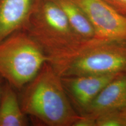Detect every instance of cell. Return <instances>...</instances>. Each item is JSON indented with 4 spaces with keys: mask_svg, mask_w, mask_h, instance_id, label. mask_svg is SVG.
I'll use <instances>...</instances> for the list:
<instances>
[{
    "mask_svg": "<svg viewBox=\"0 0 126 126\" xmlns=\"http://www.w3.org/2000/svg\"><path fill=\"white\" fill-rule=\"evenodd\" d=\"M19 91L23 111L40 125L73 126L79 117L69 100L61 77L48 62Z\"/></svg>",
    "mask_w": 126,
    "mask_h": 126,
    "instance_id": "obj_1",
    "label": "cell"
},
{
    "mask_svg": "<svg viewBox=\"0 0 126 126\" xmlns=\"http://www.w3.org/2000/svg\"><path fill=\"white\" fill-rule=\"evenodd\" d=\"M24 31L40 46L54 68L64 64L94 40L82 39L53 0H40Z\"/></svg>",
    "mask_w": 126,
    "mask_h": 126,
    "instance_id": "obj_2",
    "label": "cell"
},
{
    "mask_svg": "<svg viewBox=\"0 0 126 126\" xmlns=\"http://www.w3.org/2000/svg\"><path fill=\"white\" fill-rule=\"evenodd\" d=\"M48 59L24 30L0 42V77L20 91L37 74Z\"/></svg>",
    "mask_w": 126,
    "mask_h": 126,
    "instance_id": "obj_3",
    "label": "cell"
},
{
    "mask_svg": "<svg viewBox=\"0 0 126 126\" xmlns=\"http://www.w3.org/2000/svg\"><path fill=\"white\" fill-rule=\"evenodd\" d=\"M54 70L61 77L123 73L126 72V45L94 39Z\"/></svg>",
    "mask_w": 126,
    "mask_h": 126,
    "instance_id": "obj_4",
    "label": "cell"
},
{
    "mask_svg": "<svg viewBox=\"0 0 126 126\" xmlns=\"http://www.w3.org/2000/svg\"><path fill=\"white\" fill-rule=\"evenodd\" d=\"M86 14L94 32V39L126 45V16L105 0H74Z\"/></svg>",
    "mask_w": 126,
    "mask_h": 126,
    "instance_id": "obj_5",
    "label": "cell"
},
{
    "mask_svg": "<svg viewBox=\"0 0 126 126\" xmlns=\"http://www.w3.org/2000/svg\"><path fill=\"white\" fill-rule=\"evenodd\" d=\"M122 74L123 73L61 78L71 103L79 115H82L102 89Z\"/></svg>",
    "mask_w": 126,
    "mask_h": 126,
    "instance_id": "obj_6",
    "label": "cell"
},
{
    "mask_svg": "<svg viewBox=\"0 0 126 126\" xmlns=\"http://www.w3.org/2000/svg\"><path fill=\"white\" fill-rule=\"evenodd\" d=\"M40 0H0V42L25 30Z\"/></svg>",
    "mask_w": 126,
    "mask_h": 126,
    "instance_id": "obj_7",
    "label": "cell"
},
{
    "mask_svg": "<svg viewBox=\"0 0 126 126\" xmlns=\"http://www.w3.org/2000/svg\"><path fill=\"white\" fill-rule=\"evenodd\" d=\"M126 107V72L108 83L80 116H88L96 120L103 113Z\"/></svg>",
    "mask_w": 126,
    "mask_h": 126,
    "instance_id": "obj_8",
    "label": "cell"
},
{
    "mask_svg": "<svg viewBox=\"0 0 126 126\" xmlns=\"http://www.w3.org/2000/svg\"><path fill=\"white\" fill-rule=\"evenodd\" d=\"M16 89L5 82L0 101V126H26L29 124L20 105Z\"/></svg>",
    "mask_w": 126,
    "mask_h": 126,
    "instance_id": "obj_9",
    "label": "cell"
},
{
    "mask_svg": "<svg viewBox=\"0 0 126 126\" xmlns=\"http://www.w3.org/2000/svg\"><path fill=\"white\" fill-rule=\"evenodd\" d=\"M60 8L72 28L82 39L92 40L94 32L86 14L74 0H53Z\"/></svg>",
    "mask_w": 126,
    "mask_h": 126,
    "instance_id": "obj_10",
    "label": "cell"
},
{
    "mask_svg": "<svg viewBox=\"0 0 126 126\" xmlns=\"http://www.w3.org/2000/svg\"><path fill=\"white\" fill-rule=\"evenodd\" d=\"M96 126H126V107L100 114L96 120Z\"/></svg>",
    "mask_w": 126,
    "mask_h": 126,
    "instance_id": "obj_11",
    "label": "cell"
},
{
    "mask_svg": "<svg viewBox=\"0 0 126 126\" xmlns=\"http://www.w3.org/2000/svg\"><path fill=\"white\" fill-rule=\"evenodd\" d=\"M117 11L126 16V0H105Z\"/></svg>",
    "mask_w": 126,
    "mask_h": 126,
    "instance_id": "obj_12",
    "label": "cell"
},
{
    "mask_svg": "<svg viewBox=\"0 0 126 126\" xmlns=\"http://www.w3.org/2000/svg\"><path fill=\"white\" fill-rule=\"evenodd\" d=\"M73 126H96V120L88 116H80Z\"/></svg>",
    "mask_w": 126,
    "mask_h": 126,
    "instance_id": "obj_13",
    "label": "cell"
},
{
    "mask_svg": "<svg viewBox=\"0 0 126 126\" xmlns=\"http://www.w3.org/2000/svg\"><path fill=\"white\" fill-rule=\"evenodd\" d=\"M5 81L3 79L2 77H0V101H1V96H2L3 89H4L5 83Z\"/></svg>",
    "mask_w": 126,
    "mask_h": 126,
    "instance_id": "obj_14",
    "label": "cell"
}]
</instances>
